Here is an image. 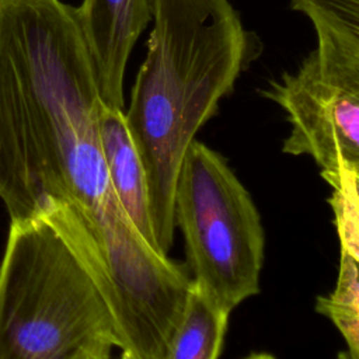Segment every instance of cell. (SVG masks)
Here are the masks:
<instances>
[{"label": "cell", "mask_w": 359, "mask_h": 359, "mask_svg": "<svg viewBox=\"0 0 359 359\" xmlns=\"http://www.w3.org/2000/svg\"><path fill=\"white\" fill-rule=\"evenodd\" d=\"M94 66L62 0H0V199L10 220L109 187Z\"/></svg>", "instance_id": "1"}, {"label": "cell", "mask_w": 359, "mask_h": 359, "mask_svg": "<svg viewBox=\"0 0 359 359\" xmlns=\"http://www.w3.org/2000/svg\"><path fill=\"white\" fill-rule=\"evenodd\" d=\"M153 29L126 126L140 157L154 237L168 255L175 181L196 132L233 90L248 36L229 0H150Z\"/></svg>", "instance_id": "2"}, {"label": "cell", "mask_w": 359, "mask_h": 359, "mask_svg": "<svg viewBox=\"0 0 359 359\" xmlns=\"http://www.w3.org/2000/svg\"><path fill=\"white\" fill-rule=\"evenodd\" d=\"M121 346L105 280L69 209L53 201L10 220L0 261V359H66Z\"/></svg>", "instance_id": "3"}, {"label": "cell", "mask_w": 359, "mask_h": 359, "mask_svg": "<svg viewBox=\"0 0 359 359\" xmlns=\"http://www.w3.org/2000/svg\"><path fill=\"white\" fill-rule=\"evenodd\" d=\"M317 32L316 49L262 94L287 114L282 151L309 154L331 188L359 177V0H292Z\"/></svg>", "instance_id": "4"}, {"label": "cell", "mask_w": 359, "mask_h": 359, "mask_svg": "<svg viewBox=\"0 0 359 359\" xmlns=\"http://www.w3.org/2000/svg\"><path fill=\"white\" fill-rule=\"evenodd\" d=\"M174 223L191 279L223 310L259 292L265 236L258 209L224 158L198 140L177 175Z\"/></svg>", "instance_id": "5"}, {"label": "cell", "mask_w": 359, "mask_h": 359, "mask_svg": "<svg viewBox=\"0 0 359 359\" xmlns=\"http://www.w3.org/2000/svg\"><path fill=\"white\" fill-rule=\"evenodd\" d=\"M74 15L105 105L123 109V76L139 35L151 20L150 0H83Z\"/></svg>", "instance_id": "6"}, {"label": "cell", "mask_w": 359, "mask_h": 359, "mask_svg": "<svg viewBox=\"0 0 359 359\" xmlns=\"http://www.w3.org/2000/svg\"><path fill=\"white\" fill-rule=\"evenodd\" d=\"M100 139L107 172L119 203L142 237L160 251L151 223L143 165L129 135L123 109L102 104Z\"/></svg>", "instance_id": "7"}, {"label": "cell", "mask_w": 359, "mask_h": 359, "mask_svg": "<svg viewBox=\"0 0 359 359\" xmlns=\"http://www.w3.org/2000/svg\"><path fill=\"white\" fill-rule=\"evenodd\" d=\"M229 316L191 279L184 310L168 338L163 359H217Z\"/></svg>", "instance_id": "8"}, {"label": "cell", "mask_w": 359, "mask_h": 359, "mask_svg": "<svg viewBox=\"0 0 359 359\" xmlns=\"http://www.w3.org/2000/svg\"><path fill=\"white\" fill-rule=\"evenodd\" d=\"M358 261L342 252L335 289L328 296H320L316 311L330 318L344 337L348 353L359 359V271Z\"/></svg>", "instance_id": "9"}, {"label": "cell", "mask_w": 359, "mask_h": 359, "mask_svg": "<svg viewBox=\"0 0 359 359\" xmlns=\"http://www.w3.org/2000/svg\"><path fill=\"white\" fill-rule=\"evenodd\" d=\"M358 180H345L332 188L330 205L332 206L335 227L341 251L359 259V194Z\"/></svg>", "instance_id": "10"}, {"label": "cell", "mask_w": 359, "mask_h": 359, "mask_svg": "<svg viewBox=\"0 0 359 359\" xmlns=\"http://www.w3.org/2000/svg\"><path fill=\"white\" fill-rule=\"evenodd\" d=\"M111 351L112 348L108 345L88 346L76 351L66 359H111Z\"/></svg>", "instance_id": "11"}, {"label": "cell", "mask_w": 359, "mask_h": 359, "mask_svg": "<svg viewBox=\"0 0 359 359\" xmlns=\"http://www.w3.org/2000/svg\"><path fill=\"white\" fill-rule=\"evenodd\" d=\"M245 359H275V358L272 355H269V353H252V355H250Z\"/></svg>", "instance_id": "12"}, {"label": "cell", "mask_w": 359, "mask_h": 359, "mask_svg": "<svg viewBox=\"0 0 359 359\" xmlns=\"http://www.w3.org/2000/svg\"><path fill=\"white\" fill-rule=\"evenodd\" d=\"M337 359H352V358L349 356V353H348V352H339Z\"/></svg>", "instance_id": "13"}]
</instances>
